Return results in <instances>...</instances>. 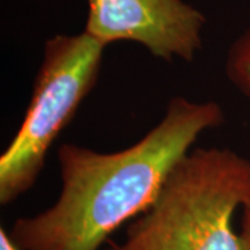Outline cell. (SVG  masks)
<instances>
[{
    "instance_id": "cell-1",
    "label": "cell",
    "mask_w": 250,
    "mask_h": 250,
    "mask_svg": "<svg viewBox=\"0 0 250 250\" xmlns=\"http://www.w3.org/2000/svg\"><path fill=\"white\" fill-rule=\"evenodd\" d=\"M224 118L217 102L175 96L157 125L123 150L103 153L64 143L57 150V200L16 220L13 241L22 250H102L111 233L152 205L197 138Z\"/></svg>"
},
{
    "instance_id": "cell-2",
    "label": "cell",
    "mask_w": 250,
    "mask_h": 250,
    "mask_svg": "<svg viewBox=\"0 0 250 250\" xmlns=\"http://www.w3.org/2000/svg\"><path fill=\"white\" fill-rule=\"evenodd\" d=\"M249 200V159L231 149H192L124 239L103 250H242L232 221Z\"/></svg>"
},
{
    "instance_id": "cell-3",
    "label": "cell",
    "mask_w": 250,
    "mask_h": 250,
    "mask_svg": "<svg viewBox=\"0 0 250 250\" xmlns=\"http://www.w3.org/2000/svg\"><path fill=\"white\" fill-rule=\"evenodd\" d=\"M106 47L85 31L46 41L25 116L0 156V205L35 185L53 142L95 88Z\"/></svg>"
},
{
    "instance_id": "cell-4",
    "label": "cell",
    "mask_w": 250,
    "mask_h": 250,
    "mask_svg": "<svg viewBox=\"0 0 250 250\" xmlns=\"http://www.w3.org/2000/svg\"><path fill=\"white\" fill-rule=\"evenodd\" d=\"M85 32L110 45L135 42L164 62H190L202 49L205 14L184 0H86Z\"/></svg>"
},
{
    "instance_id": "cell-5",
    "label": "cell",
    "mask_w": 250,
    "mask_h": 250,
    "mask_svg": "<svg viewBox=\"0 0 250 250\" xmlns=\"http://www.w3.org/2000/svg\"><path fill=\"white\" fill-rule=\"evenodd\" d=\"M225 75L242 95L250 98V28L229 46Z\"/></svg>"
},
{
    "instance_id": "cell-6",
    "label": "cell",
    "mask_w": 250,
    "mask_h": 250,
    "mask_svg": "<svg viewBox=\"0 0 250 250\" xmlns=\"http://www.w3.org/2000/svg\"><path fill=\"white\" fill-rule=\"evenodd\" d=\"M242 250H250V200L242 207V225H241Z\"/></svg>"
},
{
    "instance_id": "cell-7",
    "label": "cell",
    "mask_w": 250,
    "mask_h": 250,
    "mask_svg": "<svg viewBox=\"0 0 250 250\" xmlns=\"http://www.w3.org/2000/svg\"><path fill=\"white\" fill-rule=\"evenodd\" d=\"M0 250H22L16 242L13 241L9 231L0 228Z\"/></svg>"
}]
</instances>
